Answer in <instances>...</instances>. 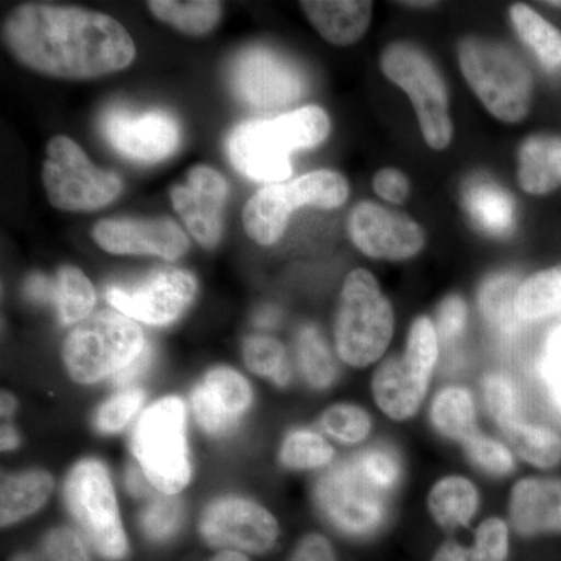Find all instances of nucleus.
<instances>
[{
    "instance_id": "1",
    "label": "nucleus",
    "mask_w": 561,
    "mask_h": 561,
    "mask_svg": "<svg viewBox=\"0 0 561 561\" xmlns=\"http://www.w3.org/2000/svg\"><path fill=\"white\" fill-rule=\"evenodd\" d=\"M2 39L22 66L57 79H98L128 68L136 57L135 41L113 16L49 2L11 10Z\"/></svg>"
},
{
    "instance_id": "2",
    "label": "nucleus",
    "mask_w": 561,
    "mask_h": 561,
    "mask_svg": "<svg viewBox=\"0 0 561 561\" xmlns=\"http://www.w3.org/2000/svg\"><path fill=\"white\" fill-rule=\"evenodd\" d=\"M331 121L320 106L239 125L228 138V158L236 171L260 183H280L291 175L290 154L313 149L330 136Z\"/></svg>"
},
{
    "instance_id": "3",
    "label": "nucleus",
    "mask_w": 561,
    "mask_h": 561,
    "mask_svg": "<svg viewBox=\"0 0 561 561\" xmlns=\"http://www.w3.org/2000/svg\"><path fill=\"white\" fill-rule=\"evenodd\" d=\"M393 328V309L375 276L364 268L351 272L343 283L335 317V346L341 359L359 368L381 359Z\"/></svg>"
},
{
    "instance_id": "4",
    "label": "nucleus",
    "mask_w": 561,
    "mask_h": 561,
    "mask_svg": "<svg viewBox=\"0 0 561 561\" xmlns=\"http://www.w3.org/2000/svg\"><path fill=\"white\" fill-rule=\"evenodd\" d=\"M149 346L135 320L121 312L88 317L66 337L62 359L73 381L95 383L119 375Z\"/></svg>"
},
{
    "instance_id": "5",
    "label": "nucleus",
    "mask_w": 561,
    "mask_h": 561,
    "mask_svg": "<svg viewBox=\"0 0 561 561\" xmlns=\"http://www.w3.org/2000/svg\"><path fill=\"white\" fill-rule=\"evenodd\" d=\"M459 62L471 90L493 116L511 124L527 116L534 81L511 49L493 41L467 38L459 46Z\"/></svg>"
},
{
    "instance_id": "6",
    "label": "nucleus",
    "mask_w": 561,
    "mask_h": 561,
    "mask_svg": "<svg viewBox=\"0 0 561 561\" xmlns=\"http://www.w3.org/2000/svg\"><path fill=\"white\" fill-rule=\"evenodd\" d=\"M131 448L154 489L164 496L180 493L192 472L183 401L164 398L150 405L133 431Z\"/></svg>"
},
{
    "instance_id": "7",
    "label": "nucleus",
    "mask_w": 561,
    "mask_h": 561,
    "mask_svg": "<svg viewBox=\"0 0 561 561\" xmlns=\"http://www.w3.org/2000/svg\"><path fill=\"white\" fill-rule=\"evenodd\" d=\"M348 181L334 171H316L290 183L267 184L247 202L243 228L260 245H273L283 238L294 210L302 206L335 209L348 201Z\"/></svg>"
},
{
    "instance_id": "8",
    "label": "nucleus",
    "mask_w": 561,
    "mask_h": 561,
    "mask_svg": "<svg viewBox=\"0 0 561 561\" xmlns=\"http://www.w3.org/2000/svg\"><path fill=\"white\" fill-rule=\"evenodd\" d=\"M43 184L50 205L68 213L105 208L124 190L121 176L92 164L76 140L61 135L47 142Z\"/></svg>"
},
{
    "instance_id": "9",
    "label": "nucleus",
    "mask_w": 561,
    "mask_h": 561,
    "mask_svg": "<svg viewBox=\"0 0 561 561\" xmlns=\"http://www.w3.org/2000/svg\"><path fill=\"white\" fill-rule=\"evenodd\" d=\"M387 79L408 92L427 146L443 150L453 139L448 94L440 72L423 50L409 43H393L381 57Z\"/></svg>"
},
{
    "instance_id": "10",
    "label": "nucleus",
    "mask_w": 561,
    "mask_h": 561,
    "mask_svg": "<svg viewBox=\"0 0 561 561\" xmlns=\"http://www.w3.org/2000/svg\"><path fill=\"white\" fill-rule=\"evenodd\" d=\"M66 502L81 530L99 553L121 560L128 551L108 471L98 460H83L69 472Z\"/></svg>"
},
{
    "instance_id": "11",
    "label": "nucleus",
    "mask_w": 561,
    "mask_h": 561,
    "mask_svg": "<svg viewBox=\"0 0 561 561\" xmlns=\"http://www.w3.org/2000/svg\"><path fill=\"white\" fill-rule=\"evenodd\" d=\"M316 496L324 516L351 537H370L389 516L386 493L367 481L354 460L324 472Z\"/></svg>"
},
{
    "instance_id": "12",
    "label": "nucleus",
    "mask_w": 561,
    "mask_h": 561,
    "mask_svg": "<svg viewBox=\"0 0 561 561\" xmlns=\"http://www.w3.org/2000/svg\"><path fill=\"white\" fill-rule=\"evenodd\" d=\"M230 79L236 99L256 110L290 105L300 101L306 92L300 70L267 47L242 51L232 62Z\"/></svg>"
},
{
    "instance_id": "13",
    "label": "nucleus",
    "mask_w": 561,
    "mask_h": 561,
    "mask_svg": "<svg viewBox=\"0 0 561 561\" xmlns=\"http://www.w3.org/2000/svg\"><path fill=\"white\" fill-rule=\"evenodd\" d=\"M197 290L194 275L181 268L153 272L136 286H110L106 300L124 316L164 327L183 316Z\"/></svg>"
},
{
    "instance_id": "14",
    "label": "nucleus",
    "mask_w": 561,
    "mask_h": 561,
    "mask_svg": "<svg viewBox=\"0 0 561 561\" xmlns=\"http://www.w3.org/2000/svg\"><path fill=\"white\" fill-rule=\"evenodd\" d=\"M102 131L110 146L125 158L139 162H158L180 147L179 122L165 111L144 113L110 108L102 117Z\"/></svg>"
},
{
    "instance_id": "15",
    "label": "nucleus",
    "mask_w": 561,
    "mask_h": 561,
    "mask_svg": "<svg viewBox=\"0 0 561 561\" xmlns=\"http://www.w3.org/2000/svg\"><path fill=\"white\" fill-rule=\"evenodd\" d=\"M203 538L216 548L261 553L278 540L275 516L262 505L241 497L213 502L202 516Z\"/></svg>"
},
{
    "instance_id": "16",
    "label": "nucleus",
    "mask_w": 561,
    "mask_h": 561,
    "mask_svg": "<svg viewBox=\"0 0 561 561\" xmlns=\"http://www.w3.org/2000/svg\"><path fill=\"white\" fill-rule=\"evenodd\" d=\"M350 236L354 245L373 260L404 261L423 250V228L405 214L362 202L351 213Z\"/></svg>"
},
{
    "instance_id": "17",
    "label": "nucleus",
    "mask_w": 561,
    "mask_h": 561,
    "mask_svg": "<svg viewBox=\"0 0 561 561\" xmlns=\"http://www.w3.org/2000/svg\"><path fill=\"white\" fill-rule=\"evenodd\" d=\"M227 195V180L209 165H195L183 184L172 187L173 208L205 249H214L220 241Z\"/></svg>"
},
{
    "instance_id": "18",
    "label": "nucleus",
    "mask_w": 561,
    "mask_h": 561,
    "mask_svg": "<svg viewBox=\"0 0 561 561\" xmlns=\"http://www.w3.org/2000/svg\"><path fill=\"white\" fill-rule=\"evenodd\" d=\"M92 239L111 254L160 256L176 261L190 250V239L175 221L168 219L102 220L92 230Z\"/></svg>"
},
{
    "instance_id": "19",
    "label": "nucleus",
    "mask_w": 561,
    "mask_h": 561,
    "mask_svg": "<svg viewBox=\"0 0 561 561\" xmlns=\"http://www.w3.org/2000/svg\"><path fill=\"white\" fill-rule=\"evenodd\" d=\"M253 402V391L241 373L228 367L214 368L192 393V409L208 434H228L241 423Z\"/></svg>"
},
{
    "instance_id": "20",
    "label": "nucleus",
    "mask_w": 561,
    "mask_h": 561,
    "mask_svg": "<svg viewBox=\"0 0 561 561\" xmlns=\"http://www.w3.org/2000/svg\"><path fill=\"white\" fill-rule=\"evenodd\" d=\"M431 376L423 375L404 356H391L373 375L376 404L391 420L412 419L430 389Z\"/></svg>"
},
{
    "instance_id": "21",
    "label": "nucleus",
    "mask_w": 561,
    "mask_h": 561,
    "mask_svg": "<svg viewBox=\"0 0 561 561\" xmlns=\"http://www.w3.org/2000/svg\"><path fill=\"white\" fill-rule=\"evenodd\" d=\"M513 527L523 537L561 535V479L526 478L511 496Z\"/></svg>"
},
{
    "instance_id": "22",
    "label": "nucleus",
    "mask_w": 561,
    "mask_h": 561,
    "mask_svg": "<svg viewBox=\"0 0 561 561\" xmlns=\"http://www.w3.org/2000/svg\"><path fill=\"white\" fill-rule=\"evenodd\" d=\"M302 11L328 43L350 46L370 27L373 3L360 0H306Z\"/></svg>"
},
{
    "instance_id": "23",
    "label": "nucleus",
    "mask_w": 561,
    "mask_h": 561,
    "mask_svg": "<svg viewBox=\"0 0 561 561\" xmlns=\"http://www.w3.org/2000/svg\"><path fill=\"white\" fill-rule=\"evenodd\" d=\"M519 184L534 195L549 194L561 186V139L534 136L519 150Z\"/></svg>"
},
{
    "instance_id": "24",
    "label": "nucleus",
    "mask_w": 561,
    "mask_h": 561,
    "mask_svg": "<svg viewBox=\"0 0 561 561\" xmlns=\"http://www.w3.org/2000/svg\"><path fill=\"white\" fill-rule=\"evenodd\" d=\"M479 504L478 489L463 476H446L434 483L427 496L432 518L445 529L468 526L478 513Z\"/></svg>"
},
{
    "instance_id": "25",
    "label": "nucleus",
    "mask_w": 561,
    "mask_h": 561,
    "mask_svg": "<svg viewBox=\"0 0 561 561\" xmlns=\"http://www.w3.org/2000/svg\"><path fill=\"white\" fill-rule=\"evenodd\" d=\"M54 490V478L47 471H25L3 478L0 496L2 526L27 518L38 512Z\"/></svg>"
},
{
    "instance_id": "26",
    "label": "nucleus",
    "mask_w": 561,
    "mask_h": 561,
    "mask_svg": "<svg viewBox=\"0 0 561 561\" xmlns=\"http://www.w3.org/2000/svg\"><path fill=\"white\" fill-rule=\"evenodd\" d=\"M476 420L478 412L470 390L461 386H448L435 394L431 404V423L443 437L463 445L468 438L478 434Z\"/></svg>"
},
{
    "instance_id": "27",
    "label": "nucleus",
    "mask_w": 561,
    "mask_h": 561,
    "mask_svg": "<svg viewBox=\"0 0 561 561\" xmlns=\"http://www.w3.org/2000/svg\"><path fill=\"white\" fill-rule=\"evenodd\" d=\"M468 210L472 219L491 234H504L511 230L515 206L511 195L501 190L497 184L489 180L472 181L468 187L467 195Z\"/></svg>"
},
{
    "instance_id": "28",
    "label": "nucleus",
    "mask_w": 561,
    "mask_h": 561,
    "mask_svg": "<svg viewBox=\"0 0 561 561\" xmlns=\"http://www.w3.org/2000/svg\"><path fill=\"white\" fill-rule=\"evenodd\" d=\"M147 7L158 21L191 36H203L219 24L221 3L210 0H150Z\"/></svg>"
},
{
    "instance_id": "29",
    "label": "nucleus",
    "mask_w": 561,
    "mask_h": 561,
    "mask_svg": "<svg viewBox=\"0 0 561 561\" xmlns=\"http://www.w3.org/2000/svg\"><path fill=\"white\" fill-rule=\"evenodd\" d=\"M516 316L535 321L561 312V264L535 273L516 291Z\"/></svg>"
},
{
    "instance_id": "30",
    "label": "nucleus",
    "mask_w": 561,
    "mask_h": 561,
    "mask_svg": "<svg viewBox=\"0 0 561 561\" xmlns=\"http://www.w3.org/2000/svg\"><path fill=\"white\" fill-rule=\"evenodd\" d=\"M54 302L62 324H76L91 316L95 290L80 268L65 265L54 279Z\"/></svg>"
},
{
    "instance_id": "31",
    "label": "nucleus",
    "mask_w": 561,
    "mask_h": 561,
    "mask_svg": "<svg viewBox=\"0 0 561 561\" xmlns=\"http://www.w3.org/2000/svg\"><path fill=\"white\" fill-rule=\"evenodd\" d=\"M511 18L519 38L537 55L538 60L548 69L561 66V32L549 24L537 11L524 3L511 9Z\"/></svg>"
},
{
    "instance_id": "32",
    "label": "nucleus",
    "mask_w": 561,
    "mask_h": 561,
    "mask_svg": "<svg viewBox=\"0 0 561 561\" xmlns=\"http://www.w3.org/2000/svg\"><path fill=\"white\" fill-rule=\"evenodd\" d=\"M518 456L534 467H557L561 461V437L549 427L516 421L504 431Z\"/></svg>"
},
{
    "instance_id": "33",
    "label": "nucleus",
    "mask_w": 561,
    "mask_h": 561,
    "mask_svg": "<svg viewBox=\"0 0 561 561\" xmlns=\"http://www.w3.org/2000/svg\"><path fill=\"white\" fill-rule=\"evenodd\" d=\"M298 362L306 381L316 389H327L337 376V367L332 359L327 342L312 327L302 328L297 341Z\"/></svg>"
},
{
    "instance_id": "34",
    "label": "nucleus",
    "mask_w": 561,
    "mask_h": 561,
    "mask_svg": "<svg viewBox=\"0 0 561 561\" xmlns=\"http://www.w3.org/2000/svg\"><path fill=\"white\" fill-rule=\"evenodd\" d=\"M334 449L313 431H294L280 446L279 459L290 470H317L327 467Z\"/></svg>"
},
{
    "instance_id": "35",
    "label": "nucleus",
    "mask_w": 561,
    "mask_h": 561,
    "mask_svg": "<svg viewBox=\"0 0 561 561\" xmlns=\"http://www.w3.org/2000/svg\"><path fill=\"white\" fill-rule=\"evenodd\" d=\"M515 279L511 276H494L483 284L481 290V309L483 317L502 334H511L516 327Z\"/></svg>"
},
{
    "instance_id": "36",
    "label": "nucleus",
    "mask_w": 561,
    "mask_h": 561,
    "mask_svg": "<svg viewBox=\"0 0 561 561\" xmlns=\"http://www.w3.org/2000/svg\"><path fill=\"white\" fill-rule=\"evenodd\" d=\"M243 359L247 367L256 375L271 378L278 386H286L290 379L289 364L283 343L267 335H253L243 343Z\"/></svg>"
},
{
    "instance_id": "37",
    "label": "nucleus",
    "mask_w": 561,
    "mask_h": 561,
    "mask_svg": "<svg viewBox=\"0 0 561 561\" xmlns=\"http://www.w3.org/2000/svg\"><path fill=\"white\" fill-rule=\"evenodd\" d=\"M483 401L491 419L502 431L508 430L519 416V394L515 382L501 373H491L483 381Z\"/></svg>"
},
{
    "instance_id": "38",
    "label": "nucleus",
    "mask_w": 561,
    "mask_h": 561,
    "mask_svg": "<svg viewBox=\"0 0 561 561\" xmlns=\"http://www.w3.org/2000/svg\"><path fill=\"white\" fill-rule=\"evenodd\" d=\"M321 426L335 440L356 445L364 442L371 432V416L360 405H332L321 416Z\"/></svg>"
},
{
    "instance_id": "39",
    "label": "nucleus",
    "mask_w": 561,
    "mask_h": 561,
    "mask_svg": "<svg viewBox=\"0 0 561 561\" xmlns=\"http://www.w3.org/2000/svg\"><path fill=\"white\" fill-rule=\"evenodd\" d=\"M354 461L367 481L382 493H390L401 481L400 457L387 446H375V448L367 449Z\"/></svg>"
},
{
    "instance_id": "40",
    "label": "nucleus",
    "mask_w": 561,
    "mask_h": 561,
    "mask_svg": "<svg viewBox=\"0 0 561 561\" xmlns=\"http://www.w3.org/2000/svg\"><path fill=\"white\" fill-rule=\"evenodd\" d=\"M402 356L411 362L416 370L432 376L438 360V332L431 319L419 317L413 321Z\"/></svg>"
},
{
    "instance_id": "41",
    "label": "nucleus",
    "mask_w": 561,
    "mask_h": 561,
    "mask_svg": "<svg viewBox=\"0 0 561 561\" xmlns=\"http://www.w3.org/2000/svg\"><path fill=\"white\" fill-rule=\"evenodd\" d=\"M468 459L485 472L494 476L511 474L515 468V457L504 443L474 434L463 443Z\"/></svg>"
},
{
    "instance_id": "42",
    "label": "nucleus",
    "mask_w": 561,
    "mask_h": 561,
    "mask_svg": "<svg viewBox=\"0 0 561 561\" xmlns=\"http://www.w3.org/2000/svg\"><path fill=\"white\" fill-rule=\"evenodd\" d=\"M146 400V393L139 389H128L111 398L102 405L95 416V426L103 434H116L124 430L138 413Z\"/></svg>"
},
{
    "instance_id": "43",
    "label": "nucleus",
    "mask_w": 561,
    "mask_h": 561,
    "mask_svg": "<svg viewBox=\"0 0 561 561\" xmlns=\"http://www.w3.org/2000/svg\"><path fill=\"white\" fill-rule=\"evenodd\" d=\"M140 524L151 540H169L180 529L181 507L179 502L169 496L158 497L142 512Z\"/></svg>"
},
{
    "instance_id": "44",
    "label": "nucleus",
    "mask_w": 561,
    "mask_h": 561,
    "mask_svg": "<svg viewBox=\"0 0 561 561\" xmlns=\"http://www.w3.org/2000/svg\"><path fill=\"white\" fill-rule=\"evenodd\" d=\"M472 551L483 561H505L511 552V531L501 518H486L474 534Z\"/></svg>"
},
{
    "instance_id": "45",
    "label": "nucleus",
    "mask_w": 561,
    "mask_h": 561,
    "mask_svg": "<svg viewBox=\"0 0 561 561\" xmlns=\"http://www.w3.org/2000/svg\"><path fill=\"white\" fill-rule=\"evenodd\" d=\"M43 552L46 561H91L79 535L66 527L47 535Z\"/></svg>"
},
{
    "instance_id": "46",
    "label": "nucleus",
    "mask_w": 561,
    "mask_h": 561,
    "mask_svg": "<svg viewBox=\"0 0 561 561\" xmlns=\"http://www.w3.org/2000/svg\"><path fill=\"white\" fill-rule=\"evenodd\" d=\"M468 309L459 295H451L438 309V334L443 341L454 342L467 327Z\"/></svg>"
},
{
    "instance_id": "47",
    "label": "nucleus",
    "mask_w": 561,
    "mask_h": 561,
    "mask_svg": "<svg viewBox=\"0 0 561 561\" xmlns=\"http://www.w3.org/2000/svg\"><path fill=\"white\" fill-rule=\"evenodd\" d=\"M373 187L376 194L390 203H402L409 197L411 184L408 176L398 169H382L375 175Z\"/></svg>"
},
{
    "instance_id": "48",
    "label": "nucleus",
    "mask_w": 561,
    "mask_h": 561,
    "mask_svg": "<svg viewBox=\"0 0 561 561\" xmlns=\"http://www.w3.org/2000/svg\"><path fill=\"white\" fill-rule=\"evenodd\" d=\"M291 561H335V556L327 538L312 534L302 538L295 549Z\"/></svg>"
},
{
    "instance_id": "49",
    "label": "nucleus",
    "mask_w": 561,
    "mask_h": 561,
    "mask_svg": "<svg viewBox=\"0 0 561 561\" xmlns=\"http://www.w3.org/2000/svg\"><path fill=\"white\" fill-rule=\"evenodd\" d=\"M540 373L542 379H561V327L553 330L546 342Z\"/></svg>"
},
{
    "instance_id": "50",
    "label": "nucleus",
    "mask_w": 561,
    "mask_h": 561,
    "mask_svg": "<svg viewBox=\"0 0 561 561\" xmlns=\"http://www.w3.org/2000/svg\"><path fill=\"white\" fill-rule=\"evenodd\" d=\"M432 561H483L472 548L460 545L457 541L443 542L435 551Z\"/></svg>"
},
{
    "instance_id": "51",
    "label": "nucleus",
    "mask_w": 561,
    "mask_h": 561,
    "mask_svg": "<svg viewBox=\"0 0 561 561\" xmlns=\"http://www.w3.org/2000/svg\"><path fill=\"white\" fill-rule=\"evenodd\" d=\"M151 360H153V348H151L149 343L146 351L140 354L138 359L133 362L130 367L125 368V370L121 371L119 375L114 376V382H116L117 386H127V383L136 381V379L140 378L144 373L149 370Z\"/></svg>"
},
{
    "instance_id": "52",
    "label": "nucleus",
    "mask_w": 561,
    "mask_h": 561,
    "mask_svg": "<svg viewBox=\"0 0 561 561\" xmlns=\"http://www.w3.org/2000/svg\"><path fill=\"white\" fill-rule=\"evenodd\" d=\"M24 291L32 301H51L54 300V280L43 275H32L25 283Z\"/></svg>"
},
{
    "instance_id": "53",
    "label": "nucleus",
    "mask_w": 561,
    "mask_h": 561,
    "mask_svg": "<svg viewBox=\"0 0 561 561\" xmlns=\"http://www.w3.org/2000/svg\"><path fill=\"white\" fill-rule=\"evenodd\" d=\"M546 387V397L557 419L561 423V379H542Z\"/></svg>"
},
{
    "instance_id": "54",
    "label": "nucleus",
    "mask_w": 561,
    "mask_h": 561,
    "mask_svg": "<svg viewBox=\"0 0 561 561\" xmlns=\"http://www.w3.org/2000/svg\"><path fill=\"white\" fill-rule=\"evenodd\" d=\"M20 446V435L14 431V427L9 424L2 426V451H11V449Z\"/></svg>"
},
{
    "instance_id": "55",
    "label": "nucleus",
    "mask_w": 561,
    "mask_h": 561,
    "mask_svg": "<svg viewBox=\"0 0 561 561\" xmlns=\"http://www.w3.org/2000/svg\"><path fill=\"white\" fill-rule=\"evenodd\" d=\"M144 478H146L144 472H139L138 470L128 471L127 485L133 494L146 493L147 486L146 482H144Z\"/></svg>"
},
{
    "instance_id": "56",
    "label": "nucleus",
    "mask_w": 561,
    "mask_h": 561,
    "mask_svg": "<svg viewBox=\"0 0 561 561\" xmlns=\"http://www.w3.org/2000/svg\"><path fill=\"white\" fill-rule=\"evenodd\" d=\"M278 317L279 316L278 312H276V309H264V311H262L260 316L256 317V323L262 328H271L276 323V321H278Z\"/></svg>"
},
{
    "instance_id": "57",
    "label": "nucleus",
    "mask_w": 561,
    "mask_h": 561,
    "mask_svg": "<svg viewBox=\"0 0 561 561\" xmlns=\"http://www.w3.org/2000/svg\"><path fill=\"white\" fill-rule=\"evenodd\" d=\"M16 411V400L10 393H2V416H10Z\"/></svg>"
},
{
    "instance_id": "58",
    "label": "nucleus",
    "mask_w": 561,
    "mask_h": 561,
    "mask_svg": "<svg viewBox=\"0 0 561 561\" xmlns=\"http://www.w3.org/2000/svg\"><path fill=\"white\" fill-rule=\"evenodd\" d=\"M210 561H249L245 556H242L241 552L236 551H224L216 557V559Z\"/></svg>"
},
{
    "instance_id": "59",
    "label": "nucleus",
    "mask_w": 561,
    "mask_h": 561,
    "mask_svg": "<svg viewBox=\"0 0 561 561\" xmlns=\"http://www.w3.org/2000/svg\"><path fill=\"white\" fill-rule=\"evenodd\" d=\"M11 561H38L33 556H28V553H21V556L14 557Z\"/></svg>"
},
{
    "instance_id": "60",
    "label": "nucleus",
    "mask_w": 561,
    "mask_h": 561,
    "mask_svg": "<svg viewBox=\"0 0 561 561\" xmlns=\"http://www.w3.org/2000/svg\"><path fill=\"white\" fill-rule=\"evenodd\" d=\"M405 5H409V7H411V5H416V7L427 5V7H430V5H434V3H432V2H405Z\"/></svg>"
},
{
    "instance_id": "61",
    "label": "nucleus",
    "mask_w": 561,
    "mask_h": 561,
    "mask_svg": "<svg viewBox=\"0 0 561 561\" xmlns=\"http://www.w3.org/2000/svg\"><path fill=\"white\" fill-rule=\"evenodd\" d=\"M552 5H559L561 7V2H553Z\"/></svg>"
}]
</instances>
